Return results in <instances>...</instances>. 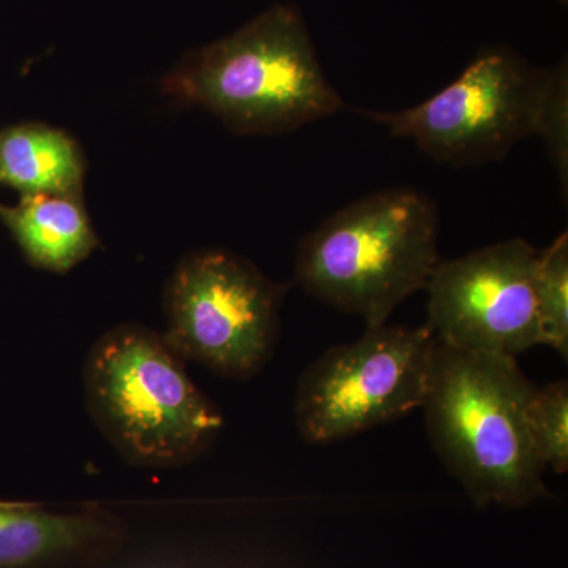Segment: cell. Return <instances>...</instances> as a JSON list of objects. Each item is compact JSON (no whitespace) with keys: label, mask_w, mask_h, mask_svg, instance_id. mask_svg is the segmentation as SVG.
Segmentation results:
<instances>
[{"label":"cell","mask_w":568,"mask_h":568,"mask_svg":"<svg viewBox=\"0 0 568 568\" xmlns=\"http://www.w3.org/2000/svg\"><path fill=\"white\" fill-rule=\"evenodd\" d=\"M549 69H537L508 47L484 48L465 71L432 99L409 110H358L452 166L503 160L537 134Z\"/></svg>","instance_id":"6"},{"label":"cell","mask_w":568,"mask_h":568,"mask_svg":"<svg viewBox=\"0 0 568 568\" xmlns=\"http://www.w3.org/2000/svg\"><path fill=\"white\" fill-rule=\"evenodd\" d=\"M537 260V250L525 239H508L440 261L425 287L426 325L437 342L511 357L541 345L534 293Z\"/></svg>","instance_id":"8"},{"label":"cell","mask_w":568,"mask_h":568,"mask_svg":"<svg viewBox=\"0 0 568 568\" xmlns=\"http://www.w3.org/2000/svg\"><path fill=\"white\" fill-rule=\"evenodd\" d=\"M82 383L93 424L129 465H190L222 433V410L193 383L163 334L145 325L122 324L100 336Z\"/></svg>","instance_id":"3"},{"label":"cell","mask_w":568,"mask_h":568,"mask_svg":"<svg viewBox=\"0 0 568 568\" xmlns=\"http://www.w3.org/2000/svg\"><path fill=\"white\" fill-rule=\"evenodd\" d=\"M564 2H566V0H564Z\"/></svg>","instance_id":"15"},{"label":"cell","mask_w":568,"mask_h":568,"mask_svg":"<svg viewBox=\"0 0 568 568\" xmlns=\"http://www.w3.org/2000/svg\"><path fill=\"white\" fill-rule=\"evenodd\" d=\"M122 536L114 518L97 511L62 515L0 506V568L93 566L121 545Z\"/></svg>","instance_id":"9"},{"label":"cell","mask_w":568,"mask_h":568,"mask_svg":"<svg viewBox=\"0 0 568 568\" xmlns=\"http://www.w3.org/2000/svg\"><path fill=\"white\" fill-rule=\"evenodd\" d=\"M0 219L29 263L52 274H67L99 246L81 194L24 196L0 204Z\"/></svg>","instance_id":"10"},{"label":"cell","mask_w":568,"mask_h":568,"mask_svg":"<svg viewBox=\"0 0 568 568\" xmlns=\"http://www.w3.org/2000/svg\"><path fill=\"white\" fill-rule=\"evenodd\" d=\"M547 144L558 171L564 200L568 190V69L567 61L551 67L538 112L537 134Z\"/></svg>","instance_id":"14"},{"label":"cell","mask_w":568,"mask_h":568,"mask_svg":"<svg viewBox=\"0 0 568 568\" xmlns=\"http://www.w3.org/2000/svg\"><path fill=\"white\" fill-rule=\"evenodd\" d=\"M526 425L541 466L568 470V383L555 381L536 387L526 409Z\"/></svg>","instance_id":"13"},{"label":"cell","mask_w":568,"mask_h":568,"mask_svg":"<svg viewBox=\"0 0 568 568\" xmlns=\"http://www.w3.org/2000/svg\"><path fill=\"white\" fill-rule=\"evenodd\" d=\"M284 294L286 286L237 254H189L164 291L163 336L183 361L250 379L274 357Z\"/></svg>","instance_id":"5"},{"label":"cell","mask_w":568,"mask_h":568,"mask_svg":"<svg viewBox=\"0 0 568 568\" xmlns=\"http://www.w3.org/2000/svg\"><path fill=\"white\" fill-rule=\"evenodd\" d=\"M84 155L78 142L47 123L0 130V185L24 196L81 194Z\"/></svg>","instance_id":"11"},{"label":"cell","mask_w":568,"mask_h":568,"mask_svg":"<svg viewBox=\"0 0 568 568\" xmlns=\"http://www.w3.org/2000/svg\"><path fill=\"white\" fill-rule=\"evenodd\" d=\"M536 308L541 345L568 355V235L560 234L548 248L538 252Z\"/></svg>","instance_id":"12"},{"label":"cell","mask_w":568,"mask_h":568,"mask_svg":"<svg viewBox=\"0 0 568 568\" xmlns=\"http://www.w3.org/2000/svg\"><path fill=\"white\" fill-rule=\"evenodd\" d=\"M534 390L517 357L437 342L422 403L426 429L477 507H526L549 495L526 425Z\"/></svg>","instance_id":"1"},{"label":"cell","mask_w":568,"mask_h":568,"mask_svg":"<svg viewBox=\"0 0 568 568\" xmlns=\"http://www.w3.org/2000/svg\"><path fill=\"white\" fill-rule=\"evenodd\" d=\"M439 213L413 189L383 190L334 213L305 235L295 282L306 294L366 327L425 290L440 263Z\"/></svg>","instance_id":"4"},{"label":"cell","mask_w":568,"mask_h":568,"mask_svg":"<svg viewBox=\"0 0 568 568\" xmlns=\"http://www.w3.org/2000/svg\"><path fill=\"white\" fill-rule=\"evenodd\" d=\"M239 134L294 132L345 110L301 10L276 3L237 31L190 51L163 81Z\"/></svg>","instance_id":"2"},{"label":"cell","mask_w":568,"mask_h":568,"mask_svg":"<svg viewBox=\"0 0 568 568\" xmlns=\"http://www.w3.org/2000/svg\"><path fill=\"white\" fill-rule=\"evenodd\" d=\"M436 345L428 325L383 324L325 351L298 379V433L306 443L325 446L422 407Z\"/></svg>","instance_id":"7"}]
</instances>
